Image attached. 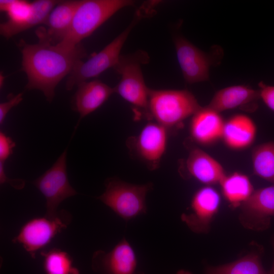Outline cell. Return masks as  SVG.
Listing matches in <instances>:
<instances>
[{"instance_id": "2", "label": "cell", "mask_w": 274, "mask_h": 274, "mask_svg": "<svg viewBox=\"0 0 274 274\" xmlns=\"http://www.w3.org/2000/svg\"><path fill=\"white\" fill-rule=\"evenodd\" d=\"M134 4L130 0L81 1L67 33L55 45L67 49L75 48L115 13Z\"/></svg>"}, {"instance_id": "19", "label": "cell", "mask_w": 274, "mask_h": 274, "mask_svg": "<svg viewBox=\"0 0 274 274\" xmlns=\"http://www.w3.org/2000/svg\"><path fill=\"white\" fill-rule=\"evenodd\" d=\"M259 90L244 85H234L218 91L207 107L218 113L237 108L257 107Z\"/></svg>"}, {"instance_id": "15", "label": "cell", "mask_w": 274, "mask_h": 274, "mask_svg": "<svg viewBox=\"0 0 274 274\" xmlns=\"http://www.w3.org/2000/svg\"><path fill=\"white\" fill-rule=\"evenodd\" d=\"M80 1H60L50 13L44 23L46 27H41L37 29L36 33L39 41L52 45L60 42L70 27Z\"/></svg>"}, {"instance_id": "20", "label": "cell", "mask_w": 274, "mask_h": 274, "mask_svg": "<svg viewBox=\"0 0 274 274\" xmlns=\"http://www.w3.org/2000/svg\"><path fill=\"white\" fill-rule=\"evenodd\" d=\"M256 133L253 120L245 115L237 114L225 122L222 138L229 148L241 149L252 144Z\"/></svg>"}, {"instance_id": "13", "label": "cell", "mask_w": 274, "mask_h": 274, "mask_svg": "<svg viewBox=\"0 0 274 274\" xmlns=\"http://www.w3.org/2000/svg\"><path fill=\"white\" fill-rule=\"evenodd\" d=\"M174 44L178 61L186 82L192 84L208 81L210 67L214 63L211 55L180 36L175 38Z\"/></svg>"}, {"instance_id": "17", "label": "cell", "mask_w": 274, "mask_h": 274, "mask_svg": "<svg viewBox=\"0 0 274 274\" xmlns=\"http://www.w3.org/2000/svg\"><path fill=\"white\" fill-rule=\"evenodd\" d=\"M224 124L219 113L207 106L201 107L192 117L190 135L199 144L210 145L222 138Z\"/></svg>"}, {"instance_id": "21", "label": "cell", "mask_w": 274, "mask_h": 274, "mask_svg": "<svg viewBox=\"0 0 274 274\" xmlns=\"http://www.w3.org/2000/svg\"><path fill=\"white\" fill-rule=\"evenodd\" d=\"M220 184L224 197L233 208L241 207L254 191L248 177L239 173L226 175Z\"/></svg>"}, {"instance_id": "18", "label": "cell", "mask_w": 274, "mask_h": 274, "mask_svg": "<svg viewBox=\"0 0 274 274\" xmlns=\"http://www.w3.org/2000/svg\"><path fill=\"white\" fill-rule=\"evenodd\" d=\"M185 167L190 176L206 185L220 183L226 176L219 162L198 148L190 150Z\"/></svg>"}, {"instance_id": "9", "label": "cell", "mask_w": 274, "mask_h": 274, "mask_svg": "<svg viewBox=\"0 0 274 274\" xmlns=\"http://www.w3.org/2000/svg\"><path fill=\"white\" fill-rule=\"evenodd\" d=\"M168 129L156 122L147 123L129 139V148L152 170L157 168L167 148Z\"/></svg>"}, {"instance_id": "7", "label": "cell", "mask_w": 274, "mask_h": 274, "mask_svg": "<svg viewBox=\"0 0 274 274\" xmlns=\"http://www.w3.org/2000/svg\"><path fill=\"white\" fill-rule=\"evenodd\" d=\"M105 186L98 198L123 219L128 221L146 213V197L152 184L135 185L112 178Z\"/></svg>"}, {"instance_id": "16", "label": "cell", "mask_w": 274, "mask_h": 274, "mask_svg": "<svg viewBox=\"0 0 274 274\" xmlns=\"http://www.w3.org/2000/svg\"><path fill=\"white\" fill-rule=\"evenodd\" d=\"M114 93V87L98 80L79 85L72 100V108L80 114L76 129L82 119L98 109Z\"/></svg>"}, {"instance_id": "22", "label": "cell", "mask_w": 274, "mask_h": 274, "mask_svg": "<svg viewBox=\"0 0 274 274\" xmlns=\"http://www.w3.org/2000/svg\"><path fill=\"white\" fill-rule=\"evenodd\" d=\"M205 274H268L260 254L252 252L232 262L206 268Z\"/></svg>"}, {"instance_id": "4", "label": "cell", "mask_w": 274, "mask_h": 274, "mask_svg": "<svg viewBox=\"0 0 274 274\" xmlns=\"http://www.w3.org/2000/svg\"><path fill=\"white\" fill-rule=\"evenodd\" d=\"M201 107L187 90L149 89L150 119L168 129L192 116Z\"/></svg>"}, {"instance_id": "5", "label": "cell", "mask_w": 274, "mask_h": 274, "mask_svg": "<svg viewBox=\"0 0 274 274\" xmlns=\"http://www.w3.org/2000/svg\"><path fill=\"white\" fill-rule=\"evenodd\" d=\"M144 8L136 11L132 21L120 35L99 52L92 55L85 61L80 60L74 66L66 82V89L72 90L75 86L95 78L118 62L120 52L130 31L143 17L149 14Z\"/></svg>"}, {"instance_id": "27", "label": "cell", "mask_w": 274, "mask_h": 274, "mask_svg": "<svg viewBox=\"0 0 274 274\" xmlns=\"http://www.w3.org/2000/svg\"><path fill=\"white\" fill-rule=\"evenodd\" d=\"M23 93H19L16 95H12L5 102L0 104V124L2 125L5 118L10 110L18 105L23 99Z\"/></svg>"}, {"instance_id": "29", "label": "cell", "mask_w": 274, "mask_h": 274, "mask_svg": "<svg viewBox=\"0 0 274 274\" xmlns=\"http://www.w3.org/2000/svg\"><path fill=\"white\" fill-rule=\"evenodd\" d=\"M272 246H273V250H274V237H273V239H272ZM267 273L268 274H274V260H273V262L272 267H271V269L269 271H267Z\"/></svg>"}, {"instance_id": "26", "label": "cell", "mask_w": 274, "mask_h": 274, "mask_svg": "<svg viewBox=\"0 0 274 274\" xmlns=\"http://www.w3.org/2000/svg\"><path fill=\"white\" fill-rule=\"evenodd\" d=\"M260 98L272 111H274V86L265 84L263 82L258 84Z\"/></svg>"}, {"instance_id": "3", "label": "cell", "mask_w": 274, "mask_h": 274, "mask_svg": "<svg viewBox=\"0 0 274 274\" xmlns=\"http://www.w3.org/2000/svg\"><path fill=\"white\" fill-rule=\"evenodd\" d=\"M145 52L138 51L132 55H121L114 67L121 76L115 87V93L130 104L136 119L142 116L150 119L149 113V89L145 82L141 65L148 62Z\"/></svg>"}, {"instance_id": "23", "label": "cell", "mask_w": 274, "mask_h": 274, "mask_svg": "<svg viewBox=\"0 0 274 274\" xmlns=\"http://www.w3.org/2000/svg\"><path fill=\"white\" fill-rule=\"evenodd\" d=\"M252 160L255 174L274 183V142L256 146L253 150Z\"/></svg>"}, {"instance_id": "30", "label": "cell", "mask_w": 274, "mask_h": 274, "mask_svg": "<svg viewBox=\"0 0 274 274\" xmlns=\"http://www.w3.org/2000/svg\"><path fill=\"white\" fill-rule=\"evenodd\" d=\"M176 274H192V273L188 270L181 269L178 271Z\"/></svg>"}, {"instance_id": "10", "label": "cell", "mask_w": 274, "mask_h": 274, "mask_svg": "<svg viewBox=\"0 0 274 274\" xmlns=\"http://www.w3.org/2000/svg\"><path fill=\"white\" fill-rule=\"evenodd\" d=\"M220 202V196L215 189L209 186L201 187L194 194L188 212L181 216V220L193 232L207 233Z\"/></svg>"}, {"instance_id": "14", "label": "cell", "mask_w": 274, "mask_h": 274, "mask_svg": "<svg viewBox=\"0 0 274 274\" xmlns=\"http://www.w3.org/2000/svg\"><path fill=\"white\" fill-rule=\"evenodd\" d=\"M93 262L102 274H138L136 254L125 238L108 252L101 250L95 252Z\"/></svg>"}, {"instance_id": "12", "label": "cell", "mask_w": 274, "mask_h": 274, "mask_svg": "<svg viewBox=\"0 0 274 274\" xmlns=\"http://www.w3.org/2000/svg\"><path fill=\"white\" fill-rule=\"evenodd\" d=\"M66 226L65 222L58 215L52 219L46 217L34 218L22 227L13 242L21 244L34 258L39 250L48 244L58 233Z\"/></svg>"}, {"instance_id": "24", "label": "cell", "mask_w": 274, "mask_h": 274, "mask_svg": "<svg viewBox=\"0 0 274 274\" xmlns=\"http://www.w3.org/2000/svg\"><path fill=\"white\" fill-rule=\"evenodd\" d=\"M41 255L44 258V267L46 274H79L66 252L53 249L47 252H42Z\"/></svg>"}, {"instance_id": "25", "label": "cell", "mask_w": 274, "mask_h": 274, "mask_svg": "<svg viewBox=\"0 0 274 274\" xmlns=\"http://www.w3.org/2000/svg\"><path fill=\"white\" fill-rule=\"evenodd\" d=\"M15 143L3 131L0 132V161L4 162L13 153Z\"/></svg>"}, {"instance_id": "28", "label": "cell", "mask_w": 274, "mask_h": 274, "mask_svg": "<svg viewBox=\"0 0 274 274\" xmlns=\"http://www.w3.org/2000/svg\"><path fill=\"white\" fill-rule=\"evenodd\" d=\"M0 182L1 184L9 183L17 189H21L25 185V182L23 180L11 179L7 176L4 169V162L2 161H0Z\"/></svg>"}, {"instance_id": "11", "label": "cell", "mask_w": 274, "mask_h": 274, "mask_svg": "<svg viewBox=\"0 0 274 274\" xmlns=\"http://www.w3.org/2000/svg\"><path fill=\"white\" fill-rule=\"evenodd\" d=\"M241 208L239 220L244 227L255 231L267 229L274 216V185L254 190Z\"/></svg>"}, {"instance_id": "1", "label": "cell", "mask_w": 274, "mask_h": 274, "mask_svg": "<svg viewBox=\"0 0 274 274\" xmlns=\"http://www.w3.org/2000/svg\"><path fill=\"white\" fill-rule=\"evenodd\" d=\"M19 46L22 70L27 78L26 88L41 91L49 102L55 96L57 84L86 55L81 44L67 49L42 41L30 44L21 40Z\"/></svg>"}, {"instance_id": "6", "label": "cell", "mask_w": 274, "mask_h": 274, "mask_svg": "<svg viewBox=\"0 0 274 274\" xmlns=\"http://www.w3.org/2000/svg\"><path fill=\"white\" fill-rule=\"evenodd\" d=\"M60 2L56 0H0V10L8 21L0 25L1 35L9 39L23 31L45 23L52 9Z\"/></svg>"}, {"instance_id": "8", "label": "cell", "mask_w": 274, "mask_h": 274, "mask_svg": "<svg viewBox=\"0 0 274 274\" xmlns=\"http://www.w3.org/2000/svg\"><path fill=\"white\" fill-rule=\"evenodd\" d=\"M66 155L65 149L53 165L32 182L45 197V217L48 218H55L58 215L57 209L59 204L77 194L68 179Z\"/></svg>"}]
</instances>
